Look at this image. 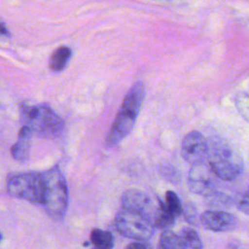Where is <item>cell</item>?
<instances>
[{
    "label": "cell",
    "mask_w": 249,
    "mask_h": 249,
    "mask_svg": "<svg viewBox=\"0 0 249 249\" xmlns=\"http://www.w3.org/2000/svg\"><path fill=\"white\" fill-rule=\"evenodd\" d=\"M144 95L145 87L141 82L135 83L127 91L106 137L107 146L112 147L119 144L129 134L140 111Z\"/></svg>",
    "instance_id": "cell-1"
},
{
    "label": "cell",
    "mask_w": 249,
    "mask_h": 249,
    "mask_svg": "<svg viewBox=\"0 0 249 249\" xmlns=\"http://www.w3.org/2000/svg\"><path fill=\"white\" fill-rule=\"evenodd\" d=\"M20 116L22 125L28 126L42 138H56L64 128L62 119L45 104H24L21 106Z\"/></svg>",
    "instance_id": "cell-2"
},
{
    "label": "cell",
    "mask_w": 249,
    "mask_h": 249,
    "mask_svg": "<svg viewBox=\"0 0 249 249\" xmlns=\"http://www.w3.org/2000/svg\"><path fill=\"white\" fill-rule=\"evenodd\" d=\"M45 181L42 206L46 213L54 221L64 218L68 208V188L66 180L57 166L43 172Z\"/></svg>",
    "instance_id": "cell-3"
},
{
    "label": "cell",
    "mask_w": 249,
    "mask_h": 249,
    "mask_svg": "<svg viewBox=\"0 0 249 249\" xmlns=\"http://www.w3.org/2000/svg\"><path fill=\"white\" fill-rule=\"evenodd\" d=\"M209 143L207 163L214 174L223 181H232L243 171L244 162L241 156L221 140Z\"/></svg>",
    "instance_id": "cell-4"
},
{
    "label": "cell",
    "mask_w": 249,
    "mask_h": 249,
    "mask_svg": "<svg viewBox=\"0 0 249 249\" xmlns=\"http://www.w3.org/2000/svg\"><path fill=\"white\" fill-rule=\"evenodd\" d=\"M45 181L43 172H24L11 175L7 181L10 196L30 203H43Z\"/></svg>",
    "instance_id": "cell-5"
},
{
    "label": "cell",
    "mask_w": 249,
    "mask_h": 249,
    "mask_svg": "<svg viewBox=\"0 0 249 249\" xmlns=\"http://www.w3.org/2000/svg\"><path fill=\"white\" fill-rule=\"evenodd\" d=\"M114 226L122 235L138 241H147L155 231L154 224L145 215L123 207L116 214Z\"/></svg>",
    "instance_id": "cell-6"
},
{
    "label": "cell",
    "mask_w": 249,
    "mask_h": 249,
    "mask_svg": "<svg viewBox=\"0 0 249 249\" xmlns=\"http://www.w3.org/2000/svg\"><path fill=\"white\" fill-rule=\"evenodd\" d=\"M188 185L193 193L207 196L217 191L218 177L207 162L192 165L188 175Z\"/></svg>",
    "instance_id": "cell-7"
},
{
    "label": "cell",
    "mask_w": 249,
    "mask_h": 249,
    "mask_svg": "<svg viewBox=\"0 0 249 249\" xmlns=\"http://www.w3.org/2000/svg\"><path fill=\"white\" fill-rule=\"evenodd\" d=\"M121 205L123 208L131 209L145 215L153 223L160 207V199L158 198L156 202L147 193L137 189H129L123 194Z\"/></svg>",
    "instance_id": "cell-8"
},
{
    "label": "cell",
    "mask_w": 249,
    "mask_h": 249,
    "mask_svg": "<svg viewBox=\"0 0 249 249\" xmlns=\"http://www.w3.org/2000/svg\"><path fill=\"white\" fill-rule=\"evenodd\" d=\"M183 159L192 165L207 162L209 155V143L198 131L188 133L181 146Z\"/></svg>",
    "instance_id": "cell-9"
},
{
    "label": "cell",
    "mask_w": 249,
    "mask_h": 249,
    "mask_svg": "<svg viewBox=\"0 0 249 249\" xmlns=\"http://www.w3.org/2000/svg\"><path fill=\"white\" fill-rule=\"evenodd\" d=\"M199 218L204 229L215 232L231 231L236 227L235 216L224 210H206Z\"/></svg>",
    "instance_id": "cell-10"
},
{
    "label": "cell",
    "mask_w": 249,
    "mask_h": 249,
    "mask_svg": "<svg viewBox=\"0 0 249 249\" xmlns=\"http://www.w3.org/2000/svg\"><path fill=\"white\" fill-rule=\"evenodd\" d=\"M33 131L26 125H22L18 136L17 142L11 148V155L18 161H25L29 157L31 138Z\"/></svg>",
    "instance_id": "cell-11"
},
{
    "label": "cell",
    "mask_w": 249,
    "mask_h": 249,
    "mask_svg": "<svg viewBox=\"0 0 249 249\" xmlns=\"http://www.w3.org/2000/svg\"><path fill=\"white\" fill-rule=\"evenodd\" d=\"M90 243L92 244V249H112L114 246V237L107 231L93 229L90 233Z\"/></svg>",
    "instance_id": "cell-12"
},
{
    "label": "cell",
    "mask_w": 249,
    "mask_h": 249,
    "mask_svg": "<svg viewBox=\"0 0 249 249\" xmlns=\"http://www.w3.org/2000/svg\"><path fill=\"white\" fill-rule=\"evenodd\" d=\"M158 249H187V246L180 235L169 230H164L160 236Z\"/></svg>",
    "instance_id": "cell-13"
},
{
    "label": "cell",
    "mask_w": 249,
    "mask_h": 249,
    "mask_svg": "<svg viewBox=\"0 0 249 249\" xmlns=\"http://www.w3.org/2000/svg\"><path fill=\"white\" fill-rule=\"evenodd\" d=\"M71 56V50L68 47L56 49L50 58V68L54 72L62 71L67 65Z\"/></svg>",
    "instance_id": "cell-14"
},
{
    "label": "cell",
    "mask_w": 249,
    "mask_h": 249,
    "mask_svg": "<svg viewBox=\"0 0 249 249\" xmlns=\"http://www.w3.org/2000/svg\"><path fill=\"white\" fill-rule=\"evenodd\" d=\"M174 219L175 217L168 211V209L165 206V203H163L160 199V207L153 222L155 228L167 230L174 224Z\"/></svg>",
    "instance_id": "cell-15"
},
{
    "label": "cell",
    "mask_w": 249,
    "mask_h": 249,
    "mask_svg": "<svg viewBox=\"0 0 249 249\" xmlns=\"http://www.w3.org/2000/svg\"><path fill=\"white\" fill-rule=\"evenodd\" d=\"M182 240L184 241L187 248L190 249H202V241L198 233L192 228H183L180 233Z\"/></svg>",
    "instance_id": "cell-16"
},
{
    "label": "cell",
    "mask_w": 249,
    "mask_h": 249,
    "mask_svg": "<svg viewBox=\"0 0 249 249\" xmlns=\"http://www.w3.org/2000/svg\"><path fill=\"white\" fill-rule=\"evenodd\" d=\"M165 206L174 217H178L183 213V205L180 198L173 191L165 193Z\"/></svg>",
    "instance_id": "cell-17"
},
{
    "label": "cell",
    "mask_w": 249,
    "mask_h": 249,
    "mask_svg": "<svg viewBox=\"0 0 249 249\" xmlns=\"http://www.w3.org/2000/svg\"><path fill=\"white\" fill-rule=\"evenodd\" d=\"M207 204L211 207H218V208H224L228 207L231 204L233 201L231 196H229L227 194L220 193L218 191L214 192L213 194L205 196Z\"/></svg>",
    "instance_id": "cell-18"
},
{
    "label": "cell",
    "mask_w": 249,
    "mask_h": 249,
    "mask_svg": "<svg viewBox=\"0 0 249 249\" xmlns=\"http://www.w3.org/2000/svg\"><path fill=\"white\" fill-rule=\"evenodd\" d=\"M235 106L241 117L249 123V94L239 92L235 96Z\"/></svg>",
    "instance_id": "cell-19"
},
{
    "label": "cell",
    "mask_w": 249,
    "mask_h": 249,
    "mask_svg": "<svg viewBox=\"0 0 249 249\" xmlns=\"http://www.w3.org/2000/svg\"><path fill=\"white\" fill-rule=\"evenodd\" d=\"M183 214L185 220L189 224L193 226H197L198 223H200V218H198L196 207L192 202L189 201L183 205Z\"/></svg>",
    "instance_id": "cell-20"
},
{
    "label": "cell",
    "mask_w": 249,
    "mask_h": 249,
    "mask_svg": "<svg viewBox=\"0 0 249 249\" xmlns=\"http://www.w3.org/2000/svg\"><path fill=\"white\" fill-rule=\"evenodd\" d=\"M236 207L240 212L249 215V189L236 199Z\"/></svg>",
    "instance_id": "cell-21"
},
{
    "label": "cell",
    "mask_w": 249,
    "mask_h": 249,
    "mask_svg": "<svg viewBox=\"0 0 249 249\" xmlns=\"http://www.w3.org/2000/svg\"><path fill=\"white\" fill-rule=\"evenodd\" d=\"M125 249H153L150 244H148L146 241H132L127 246Z\"/></svg>",
    "instance_id": "cell-22"
},
{
    "label": "cell",
    "mask_w": 249,
    "mask_h": 249,
    "mask_svg": "<svg viewBox=\"0 0 249 249\" xmlns=\"http://www.w3.org/2000/svg\"><path fill=\"white\" fill-rule=\"evenodd\" d=\"M227 249H241L237 244H234V243H231L228 245Z\"/></svg>",
    "instance_id": "cell-23"
}]
</instances>
